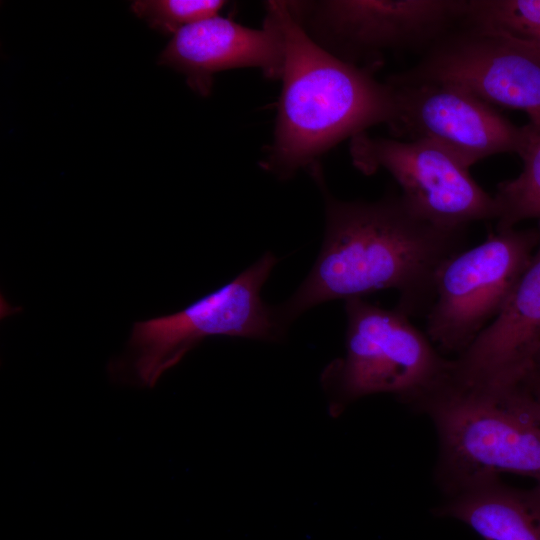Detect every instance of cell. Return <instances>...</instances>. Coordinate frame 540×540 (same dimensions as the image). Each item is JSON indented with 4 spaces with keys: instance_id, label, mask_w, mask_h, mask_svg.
I'll use <instances>...</instances> for the list:
<instances>
[{
    "instance_id": "ba28073f",
    "label": "cell",
    "mask_w": 540,
    "mask_h": 540,
    "mask_svg": "<svg viewBox=\"0 0 540 540\" xmlns=\"http://www.w3.org/2000/svg\"><path fill=\"white\" fill-rule=\"evenodd\" d=\"M349 152L362 173H390L411 208L434 225L468 230L472 223L497 218L494 196L474 180L470 168L436 144L364 132L350 139Z\"/></svg>"
},
{
    "instance_id": "7c38bea8",
    "label": "cell",
    "mask_w": 540,
    "mask_h": 540,
    "mask_svg": "<svg viewBox=\"0 0 540 540\" xmlns=\"http://www.w3.org/2000/svg\"><path fill=\"white\" fill-rule=\"evenodd\" d=\"M284 35L274 1L266 3L263 27L243 26L219 15L175 33L158 58L186 78L197 94H210L214 75L235 68H257L269 79L281 78Z\"/></svg>"
},
{
    "instance_id": "2e32d148",
    "label": "cell",
    "mask_w": 540,
    "mask_h": 540,
    "mask_svg": "<svg viewBox=\"0 0 540 540\" xmlns=\"http://www.w3.org/2000/svg\"><path fill=\"white\" fill-rule=\"evenodd\" d=\"M223 0H136L132 12L152 29L172 36L182 28L219 15Z\"/></svg>"
},
{
    "instance_id": "7a4b0ae2",
    "label": "cell",
    "mask_w": 540,
    "mask_h": 540,
    "mask_svg": "<svg viewBox=\"0 0 540 540\" xmlns=\"http://www.w3.org/2000/svg\"><path fill=\"white\" fill-rule=\"evenodd\" d=\"M284 35L282 90L273 140L261 167L279 179L314 167L328 150L369 127L393 126L398 115L396 86L381 82L374 69L357 66L318 45L292 13L288 1H274Z\"/></svg>"
},
{
    "instance_id": "8fae6325",
    "label": "cell",
    "mask_w": 540,
    "mask_h": 540,
    "mask_svg": "<svg viewBox=\"0 0 540 540\" xmlns=\"http://www.w3.org/2000/svg\"><path fill=\"white\" fill-rule=\"evenodd\" d=\"M535 252L498 315L452 359L450 386L506 389L533 371L540 345V220Z\"/></svg>"
},
{
    "instance_id": "e0dca14e",
    "label": "cell",
    "mask_w": 540,
    "mask_h": 540,
    "mask_svg": "<svg viewBox=\"0 0 540 540\" xmlns=\"http://www.w3.org/2000/svg\"><path fill=\"white\" fill-rule=\"evenodd\" d=\"M524 384L540 403V374L532 372L524 381Z\"/></svg>"
},
{
    "instance_id": "9a60e30c",
    "label": "cell",
    "mask_w": 540,
    "mask_h": 540,
    "mask_svg": "<svg viewBox=\"0 0 540 540\" xmlns=\"http://www.w3.org/2000/svg\"><path fill=\"white\" fill-rule=\"evenodd\" d=\"M462 24L502 34L540 50V0H467Z\"/></svg>"
},
{
    "instance_id": "4fadbf2b",
    "label": "cell",
    "mask_w": 540,
    "mask_h": 540,
    "mask_svg": "<svg viewBox=\"0 0 540 540\" xmlns=\"http://www.w3.org/2000/svg\"><path fill=\"white\" fill-rule=\"evenodd\" d=\"M438 516L468 525L484 540H540V484L509 486L499 476L463 484L444 495Z\"/></svg>"
},
{
    "instance_id": "30bf717a",
    "label": "cell",
    "mask_w": 540,
    "mask_h": 540,
    "mask_svg": "<svg viewBox=\"0 0 540 540\" xmlns=\"http://www.w3.org/2000/svg\"><path fill=\"white\" fill-rule=\"evenodd\" d=\"M398 115L390 130L450 152L466 167L517 152L521 127L465 89L441 82L396 83Z\"/></svg>"
},
{
    "instance_id": "5bb4252c",
    "label": "cell",
    "mask_w": 540,
    "mask_h": 540,
    "mask_svg": "<svg viewBox=\"0 0 540 540\" xmlns=\"http://www.w3.org/2000/svg\"><path fill=\"white\" fill-rule=\"evenodd\" d=\"M516 154L523 162L521 173L497 185L496 228H513L527 219L540 220V117L521 127Z\"/></svg>"
},
{
    "instance_id": "9c48e42d",
    "label": "cell",
    "mask_w": 540,
    "mask_h": 540,
    "mask_svg": "<svg viewBox=\"0 0 540 540\" xmlns=\"http://www.w3.org/2000/svg\"><path fill=\"white\" fill-rule=\"evenodd\" d=\"M389 79L456 85L492 106L524 111L529 119L540 117V50L462 23L413 67Z\"/></svg>"
},
{
    "instance_id": "6da1fadb",
    "label": "cell",
    "mask_w": 540,
    "mask_h": 540,
    "mask_svg": "<svg viewBox=\"0 0 540 540\" xmlns=\"http://www.w3.org/2000/svg\"><path fill=\"white\" fill-rule=\"evenodd\" d=\"M466 242L467 230L430 223L401 194L373 202L327 196L319 256L295 293L274 308L277 319L285 329L316 305L384 289L397 291L396 309L409 317L425 316L441 266Z\"/></svg>"
},
{
    "instance_id": "5b68a950",
    "label": "cell",
    "mask_w": 540,
    "mask_h": 540,
    "mask_svg": "<svg viewBox=\"0 0 540 540\" xmlns=\"http://www.w3.org/2000/svg\"><path fill=\"white\" fill-rule=\"evenodd\" d=\"M346 353L324 373L339 406L389 393L413 407L450 380L452 359L439 352L402 311L363 298L345 301Z\"/></svg>"
},
{
    "instance_id": "8992f818",
    "label": "cell",
    "mask_w": 540,
    "mask_h": 540,
    "mask_svg": "<svg viewBox=\"0 0 540 540\" xmlns=\"http://www.w3.org/2000/svg\"><path fill=\"white\" fill-rule=\"evenodd\" d=\"M306 33L348 63L376 68L386 52L424 54L464 19L467 0L288 1Z\"/></svg>"
},
{
    "instance_id": "3957f363",
    "label": "cell",
    "mask_w": 540,
    "mask_h": 540,
    "mask_svg": "<svg viewBox=\"0 0 540 540\" xmlns=\"http://www.w3.org/2000/svg\"><path fill=\"white\" fill-rule=\"evenodd\" d=\"M438 439L435 478L445 493L501 473L540 484V403L524 382L507 389L446 384L413 406Z\"/></svg>"
},
{
    "instance_id": "277c9868",
    "label": "cell",
    "mask_w": 540,
    "mask_h": 540,
    "mask_svg": "<svg viewBox=\"0 0 540 540\" xmlns=\"http://www.w3.org/2000/svg\"><path fill=\"white\" fill-rule=\"evenodd\" d=\"M278 259L265 253L232 281L170 315L135 322L126 353L110 364L115 378L153 387L208 336L275 340L284 329L261 297Z\"/></svg>"
},
{
    "instance_id": "52a82bcc",
    "label": "cell",
    "mask_w": 540,
    "mask_h": 540,
    "mask_svg": "<svg viewBox=\"0 0 540 540\" xmlns=\"http://www.w3.org/2000/svg\"><path fill=\"white\" fill-rule=\"evenodd\" d=\"M538 230L496 228L480 244L441 266L426 334L441 354L464 352L498 315L528 266Z\"/></svg>"
},
{
    "instance_id": "ac0fdd59",
    "label": "cell",
    "mask_w": 540,
    "mask_h": 540,
    "mask_svg": "<svg viewBox=\"0 0 540 540\" xmlns=\"http://www.w3.org/2000/svg\"><path fill=\"white\" fill-rule=\"evenodd\" d=\"M533 372L540 374V345L534 356Z\"/></svg>"
}]
</instances>
